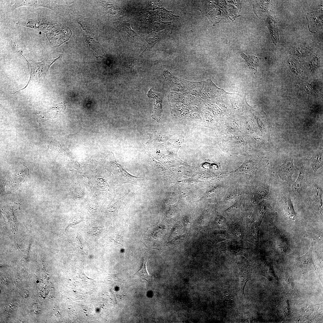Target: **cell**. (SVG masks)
Segmentation results:
<instances>
[{
    "instance_id": "cell-1",
    "label": "cell",
    "mask_w": 323,
    "mask_h": 323,
    "mask_svg": "<svg viewBox=\"0 0 323 323\" xmlns=\"http://www.w3.org/2000/svg\"><path fill=\"white\" fill-rule=\"evenodd\" d=\"M16 47L18 52L26 60L30 68V77L27 84L24 88L16 91V92L25 88L31 81L40 83L43 81L51 65L61 57L60 56L54 59L47 60L37 62L28 57L19 46L17 45Z\"/></svg>"
},
{
    "instance_id": "cell-2",
    "label": "cell",
    "mask_w": 323,
    "mask_h": 323,
    "mask_svg": "<svg viewBox=\"0 0 323 323\" xmlns=\"http://www.w3.org/2000/svg\"><path fill=\"white\" fill-rule=\"evenodd\" d=\"M110 164L112 172L121 183H130L143 187L146 186L148 181L147 178L135 176L129 174L121 165L118 164L114 158L111 159Z\"/></svg>"
},
{
    "instance_id": "cell-3",
    "label": "cell",
    "mask_w": 323,
    "mask_h": 323,
    "mask_svg": "<svg viewBox=\"0 0 323 323\" xmlns=\"http://www.w3.org/2000/svg\"><path fill=\"white\" fill-rule=\"evenodd\" d=\"M293 161L292 158H287L284 163L278 168L277 172L282 180L289 183L292 182V176L296 171Z\"/></svg>"
},
{
    "instance_id": "cell-4",
    "label": "cell",
    "mask_w": 323,
    "mask_h": 323,
    "mask_svg": "<svg viewBox=\"0 0 323 323\" xmlns=\"http://www.w3.org/2000/svg\"><path fill=\"white\" fill-rule=\"evenodd\" d=\"M149 97L155 99V102L153 106V109L152 112V118L158 122L160 121L161 116L162 113V101L163 98V95L161 93L153 91L150 89L147 94Z\"/></svg>"
},
{
    "instance_id": "cell-5",
    "label": "cell",
    "mask_w": 323,
    "mask_h": 323,
    "mask_svg": "<svg viewBox=\"0 0 323 323\" xmlns=\"http://www.w3.org/2000/svg\"><path fill=\"white\" fill-rule=\"evenodd\" d=\"M83 39L85 45L92 51L96 58H103L105 53L102 48L98 42L86 35H83Z\"/></svg>"
},
{
    "instance_id": "cell-6",
    "label": "cell",
    "mask_w": 323,
    "mask_h": 323,
    "mask_svg": "<svg viewBox=\"0 0 323 323\" xmlns=\"http://www.w3.org/2000/svg\"><path fill=\"white\" fill-rule=\"evenodd\" d=\"M310 167L313 172L316 173L318 169L323 165V148L321 145L313 154L311 158L309 159Z\"/></svg>"
},
{
    "instance_id": "cell-7",
    "label": "cell",
    "mask_w": 323,
    "mask_h": 323,
    "mask_svg": "<svg viewBox=\"0 0 323 323\" xmlns=\"http://www.w3.org/2000/svg\"><path fill=\"white\" fill-rule=\"evenodd\" d=\"M240 269V291L242 295L245 296V288L247 283L251 279V275L250 271L247 269L242 267Z\"/></svg>"
},
{
    "instance_id": "cell-8",
    "label": "cell",
    "mask_w": 323,
    "mask_h": 323,
    "mask_svg": "<svg viewBox=\"0 0 323 323\" xmlns=\"http://www.w3.org/2000/svg\"><path fill=\"white\" fill-rule=\"evenodd\" d=\"M240 56L245 60V63L249 68L255 74L256 73L259 66L258 58L253 55H247L244 53L241 54Z\"/></svg>"
},
{
    "instance_id": "cell-9",
    "label": "cell",
    "mask_w": 323,
    "mask_h": 323,
    "mask_svg": "<svg viewBox=\"0 0 323 323\" xmlns=\"http://www.w3.org/2000/svg\"><path fill=\"white\" fill-rule=\"evenodd\" d=\"M142 259V264L140 269L130 278H140L148 281L150 277L148 273L146 266L147 259H144L143 257Z\"/></svg>"
},
{
    "instance_id": "cell-10",
    "label": "cell",
    "mask_w": 323,
    "mask_h": 323,
    "mask_svg": "<svg viewBox=\"0 0 323 323\" xmlns=\"http://www.w3.org/2000/svg\"><path fill=\"white\" fill-rule=\"evenodd\" d=\"M304 170L303 168H302L299 171V173L297 180L292 185V190L295 193H300L304 177Z\"/></svg>"
},
{
    "instance_id": "cell-11",
    "label": "cell",
    "mask_w": 323,
    "mask_h": 323,
    "mask_svg": "<svg viewBox=\"0 0 323 323\" xmlns=\"http://www.w3.org/2000/svg\"><path fill=\"white\" fill-rule=\"evenodd\" d=\"M285 208L287 215L290 217H292L296 215L293 205L290 199L287 200L285 201Z\"/></svg>"
},
{
    "instance_id": "cell-12",
    "label": "cell",
    "mask_w": 323,
    "mask_h": 323,
    "mask_svg": "<svg viewBox=\"0 0 323 323\" xmlns=\"http://www.w3.org/2000/svg\"><path fill=\"white\" fill-rule=\"evenodd\" d=\"M322 192L321 189L319 187H315L314 190V196L317 201L321 204L322 203Z\"/></svg>"
},
{
    "instance_id": "cell-13",
    "label": "cell",
    "mask_w": 323,
    "mask_h": 323,
    "mask_svg": "<svg viewBox=\"0 0 323 323\" xmlns=\"http://www.w3.org/2000/svg\"><path fill=\"white\" fill-rule=\"evenodd\" d=\"M103 226L92 227L91 230L92 234L93 235H97L101 233L103 229Z\"/></svg>"
},
{
    "instance_id": "cell-14",
    "label": "cell",
    "mask_w": 323,
    "mask_h": 323,
    "mask_svg": "<svg viewBox=\"0 0 323 323\" xmlns=\"http://www.w3.org/2000/svg\"><path fill=\"white\" fill-rule=\"evenodd\" d=\"M21 295L22 297L27 298L28 296V292L26 290H23L21 292Z\"/></svg>"
},
{
    "instance_id": "cell-15",
    "label": "cell",
    "mask_w": 323,
    "mask_h": 323,
    "mask_svg": "<svg viewBox=\"0 0 323 323\" xmlns=\"http://www.w3.org/2000/svg\"><path fill=\"white\" fill-rule=\"evenodd\" d=\"M15 305H14V304H13V303H12V302H10V305H9V307H10V308H11V309H13V307L14 308H15V307H15Z\"/></svg>"
}]
</instances>
